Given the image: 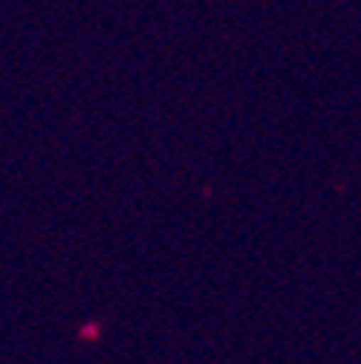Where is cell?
Wrapping results in <instances>:
<instances>
[{
	"label": "cell",
	"mask_w": 361,
	"mask_h": 364,
	"mask_svg": "<svg viewBox=\"0 0 361 364\" xmlns=\"http://www.w3.org/2000/svg\"><path fill=\"white\" fill-rule=\"evenodd\" d=\"M99 333H102L99 321H87V324H84V327L78 330V336H81L84 341H90V338H93V341H96V338H99Z\"/></svg>",
	"instance_id": "6da1fadb"
}]
</instances>
